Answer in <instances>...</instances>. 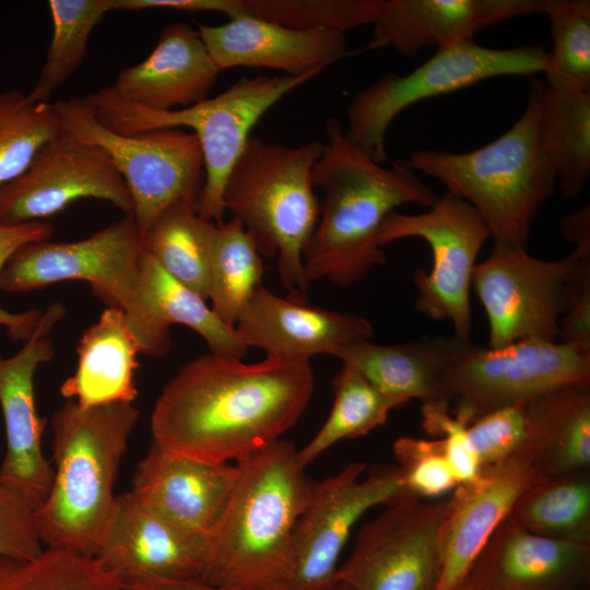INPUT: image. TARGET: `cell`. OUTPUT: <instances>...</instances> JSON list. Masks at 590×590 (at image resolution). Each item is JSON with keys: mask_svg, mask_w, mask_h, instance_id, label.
Listing matches in <instances>:
<instances>
[{"mask_svg": "<svg viewBox=\"0 0 590 590\" xmlns=\"http://www.w3.org/2000/svg\"><path fill=\"white\" fill-rule=\"evenodd\" d=\"M309 361L267 355L255 364L213 354L185 364L151 414L152 442L199 461L241 462L281 439L312 396Z\"/></svg>", "mask_w": 590, "mask_h": 590, "instance_id": "obj_1", "label": "cell"}, {"mask_svg": "<svg viewBox=\"0 0 590 590\" xmlns=\"http://www.w3.org/2000/svg\"><path fill=\"white\" fill-rule=\"evenodd\" d=\"M327 142L312 169V185L323 191L317 226L303 252L307 281L327 279L352 285L384 264L377 235L388 214L438 199L406 160L384 167L355 145L335 117L326 122Z\"/></svg>", "mask_w": 590, "mask_h": 590, "instance_id": "obj_2", "label": "cell"}, {"mask_svg": "<svg viewBox=\"0 0 590 590\" xmlns=\"http://www.w3.org/2000/svg\"><path fill=\"white\" fill-rule=\"evenodd\" d=\"M297 453L281 438L236 463L238 477L206 534L200 581L225 590H283L295 524L317 483Z\"/></svg>", "mask_w": 590, "mask_h": 590, "instance_id": "obj_3", "label": "cell"}, {"mask_svg": "<svg viewBox=\"0 0 590 590\" xmlns=\"http://www.w3.org/2000/svg\"><path fill=\"white\" fill-rule=\"evenodd\" d=\"M133 403L81 406L67 400L51 417L54 480L35 509L43 545L93 556L111 514L115 483L138 423Z\"/></svg>", "mask_w": 590, "mask_h": 590, "instance_id": "obj_4", "label": "cell"}, {"mask_svg": "<svg viewBox=\"0 0 590 590\" xmlns=\"http://www.w3.org/2000/svg\"><path fill=\"white\" fill-rule=\"evenodd\" d=\"M544 87L533 80L522 115L485 145L468 152L418 150L409 160L414 170L470 203L494 241L517 248L527 249L533 221L557 185L540 133Z\"/></svg>", "mask_w": 590, "mask_h": 590, "instance_id": "obj_5", "label": "cell"}, {"mask_svg": "<svg viewBox=\"0 0 590 590\" xmlns=\"http://www.w3.org/2000/svg\"><path fill=\"white\" fill-rule=\"evenodd\" d=\"M323 143L299 146L250 138L232 167L223 205L252 237L261 256H278L280 281L288 295L307 299L303 252L319 220L312 169Z\"/></svg>", "mask_w": 590, "mask_h": 590, "instance_id": "obj_6", "label": "cell"}, {"mask_svg": "<svg viewBox=\"0 0 590 590\" xmlns=\"http://www.w3.org/2000/svg\"><path fill=\"white\" fill-rule=\"evenodd\" d=\"M318 74L241 78L212 98L166 111L131 104L117 96L110 86L88 93L83 99L97 119L117 133L132 134L178 127L192 129L199 140L204 164V185L197 212L204 220L219 225L224 222L223 190L226 178L250 139L251 129L286 94Z\"/></svg>", "mask_w": 590, "mask_h": 590, "instance_id": "obj_7", "label": "cell"}, {"mask_svg": "<svg viewBox=\"0 0 590 590\" xmlns=\"http://www.w3.org/2000/svg\"><path fill=\"white\" fill-rule=\"evenodd\" d=\"M146 248L132 214L83 239L34 241L19 248L0 273V290L26 293L58 282L85 281L107 307L122 309L141 353L160 357L170 347V330L160 327L142 300Z\"/></svg>", "mask_w": 590, "mask_h": 590, "instance_id": "obj_8", "label": "cell"}, {"mask_svg": "<svg viewBox=\"0 0 590 590\" xmlns=\"http://www.w3.org/2000/svg\"><path fill=\"white\" fill-rule=\"evenodd\" d=\"M590 381V350L526 340L491 347L450 337L440 375L457 420L469 426L493 411Z\"/></svg>", "mask_w": 590, "mask_h": 590, "instance_id": "obj_9", "label": "cell"}, {"mask_svg": "<svg viewBox=\"0 0 590 590\" xmlns=\"http://www.w3.org/2000/svg\"><path fill=\"white\" fill-rule=\"evenodd\" d=\"M52 105L64 132L109 155L130 192L132 216L142 236L169 206L190 203L197 208L204 164L194 133L156 129L121 134L106 128L83 97Z\"/></svg>", "mask_w": 590, "mask_h": 590, "instance_id": "obj_10", "label": "cell"}, {"mask_svg": "<svg viewBox=\"0 0 590 590\" xmlns=\"http://www.w3.org/2000/svg\"><path fill=\"white\" fill-rule=\"evenodd\" d=\"M546 54L541 46L492 48L474 40L439 47L411 72L384 75L358 92L346 107V135L377 163H390L386 133L409 106L496 76L542 73Z\"/></svg>", "mask_w": 590, "mask_h": 590, "instance_id": "obj_11", "label": "cell"}, {"mask_svg": "<svg viewBox=\"0 0 590 590\" xmlns=\"http://www.w3.org/2000/svg\"><path fill=\"white\" fill-rule=\"evenodd\" d=\"M587 261L590 247L545 260L524 248L494 241L488 257L475 264L471 281L488 321L487 346L556 342L559 317L569 308L574 280Z\"/></svg>", "mask_w": 590, "mask_h": 590, "instance_id": "obj_12", "label": "cell"}, {"mask_svg": "<svg viewBox=\"0 0 590 590\" xmlns=\"http://www.w3.org/2000/svg\"><path fill=\"white\" fill-rule=\"evenodd\" d=\"M408 237L425 240L433 255L430 271L420 268L414 274L416 310L433 320H450L455 337L470 341L472 273L491 237L484 219L470 203L446 192L427 212L388 214L377 241L382 247Z\"/></svg>", "mask_w": 590, "mask_h": 590, "instance_id": "obj_13", "label": "cell"}, {"mask_svg": "<svg viewBox=\"0 0 590 590\" xmlns=\"http://www.w3.org/2000/svg\"><path fill=\"white\" fill-rule=\"evenodd\" d=\"M448 497L426 502L405 493L357 533L334 580L350 590H436L440 529Z\"/></svg>", "mask_w": 590, "mask_h": 590, "instance_id": "obj_14", "label": "cell"}, {"mask_svg": "<svg viewBox=\"0 0 590 590\" xmlns=\"http://www.w3.org/2000/svg\"><path fill=\"white\" fill-rule=\"evenodd\" d=\"M364 461L346 464L317 482L292 538L291 574L283 590H326L335 580L338 562L356 522L371 508L409 493L398 465L363 474Z\"/></svg>", "mask_w": 590, "mask_h": 590, "instance_id": "obj_15", "label": "cell"}, {"mask_svg": "<svg viewBox=\"0 0 590 590\" xmlns=\"http://www.w3.org/2000/svg\"><path fill=\"white\" fill-rule=\"evenodd\" d=\"M80 199L111 203L132 214L120 173L99 146L63 131L44 144L28 167L0 189V224L43 221Z\"/></svg>", "mask_w": 590, "mask_h": 590, "instance_id": "obj_16", "label": "cell"}, {"mask_svg": "<svg viewBox=\"0 0 590 590\" xmlns=\"http://www.w3.org/2000/svg\"><path fill=\"white\" fill-rule=\"evenodd\" d=\"M64 315V306L52 303L23 346L11 356H0V408L7 440L0 486L22 497L34 510L45 502L54 480L52 463L43 450L46 421L36 409L35 375L54 357L49 334Z\"/></svg>", "mask_w": 590, "mask_h": 590, "instance_id": "obj_17", "label": "cell"}, {"mask_svg": "<svg viewBox=\"0 0 590 590\" xmlns=\"http://www.w3.org/2000/svg\"><path fill=\"white\" fill-rule=\"evenodd\" d=\"M206 536L188 532L142 505L117 495L93 557L122 585L146 580H199Z\"/></svg>", "mask_w": 590, "mask_h": 590, "instance_id": "obj_18", "label": "cell"}, {"mask_svg": "<svg viewBox=\"0 0 590 590\" xmlns=\"http://www.w3.org/2000/svg\"><path fill=\"white\" fill-rule=\"evenodd\" d=\"M544 477L518 456L483 467L474 479L455 487L440 529L441 570L436 590H455L462 582L518 498Z\"/></svg>", "mask_w": 590, "mask_h": 590, "instance_id": "obj_19", "label": "cell"}, {"mask_svg": "<svg viewBox=\"0 0 590 590\" xmlns=\"http://www.w3.org/2000/svg\"><path fill=\"white\" fill-rule=\"evenodd\" d=\"M235 328L248 349L306 361L319 354L335 356L373 335V326L364 317L324 309L308 299L281 297L263 285L255 291Z\"/></svg>", "mask_w": 590, "mask_h": 590, "instance_id": "obj_20", "label": "cell"}, {"mask_svg": "<svg viewBox=\"0 0 590 590\" xmlns=\"http://www.w3.org/2000/svg\"><path fill=\"white\" fill-rule=\"evenodd\" d=\"M548 0H382L366 49L391 47L413 59L427 47L471 42L482 30L544 13Z\"/></svg>", "mask_w": 590, "mask_h": 590, "instance_id": "obj_21", "label": "cell"}, {"mask_svg": "<svg viewBox=\"0 0 590 590\" xmlns=\"http://www.w3.org/2000/svg\"><path fill=\"white\" fill-rule=\"evenodd\" d=\"M468 576L476 590H590V543L540 536L506 518Z\"/></svg>", "mask_w": 590, "mask_h": 590, "instance_id": "obj_22", "label": "cell"}, {"mask_svg": "<svg viewBox=\"0 0 590 590\" xmlns=\"http://www.w3.org/2000/svg\"><path fill=\"white\" fill-rule=\"evenodd\" d=\"M197 31L219 71L231 68H267L285 75L320 73L349 54L344 33L297 30L253 15L229 19Z\"/></svg>", "mask_w": 590, "mask_h": 590, "instance_id": "obj_23", "label": "cell"}, {"mask_svg": "<svg viewBox=\"0 0 590 590\" xmlns=\"http://www.w3.org/2000/svg\"><path fill=\"white\" fill-rule=\"evenodd\" d=\"M238 473L237 464L199 461L165 451L152 442L134 470L130 492L167 521L206 536Z\"/></svg>", "mask_w": 590, "mask_h": 590, "instance_id": "obj_24", "label": "cell"}, {"mask_svg": "<svg viewBox=\"0 0 590 590\" xmlns=\"http://www.w3.org/2000/svg\"><path fill=\"white\" fill-rule=\"evenodd\" d=\"M219 73L198 31L173 22L162 30L152 52L121 70L109 86L131 104L166 111L208 98Z\"/></svg>", "mask_w": 590, "mask_h": 590, "instance_id": "obj_25", "label": "cell"}, {"mask_svg": "<svg viewBox=\"0 0 590 590\" xmlns=\"http://www.w3.org/2000/svg\"><path fill=\"white\" fill-rule=\"evenodd\" d=\"M140 353L126 312L106 307L80 338L76 368L62 382L61 396L81 406L133 403Z\"/></svg>", "mask_w": 590, "mask_h": 590, "instance_id": "obj_26", "label": "cell"}, {"mask_svg": "<svg viewBox=\"0 0 590 590\" xmlns=\"http://www.w3.org/2000/svg\"><path fill=\"white\" fill-rule=\"evenodd\" d=\"M521 456L547 477L590 470V381L529 401Z\"/></svg>", "mask_w": 590, "mask_h": 590, "instance_id": "obj_27", "label": "cell"}, {"mask_svg": "<svg viewBox=\"0 0 590 590\" xmlns=\"http://www.w3.org/2000/svg\"><path fill=\"white\" fill-rule=\"evenodd\" d=\"M450 337L392 345L364 340L343 347L335 356L401 406L416 399L422 409H450L440 387Z\"/></svg>", "mask_w": 590, "mask_h": 590, "instance_id": "obj_28", "label": "cell"}, {"mask_svg": "<svg viewBox=\"0 0 590 590\" xmlns=\"http://www.w3.org/2000/svg\"><path fill=\"white\" fill-rule=\"evenodd\" d=\"M540 133L560 191L577 197L590 175V92L558 91L545 84Z\"/></svg>", "mask_w": 590, "mask_h": 590, "instance_id": "obj_29", "label": "cell"}, {"mask_svg": "<svg viewBox=\"0 0 590 590\" xmlns=\"http://www.w3.org/2000/svg\"><path fill=\"white\" fill-rule=\"evenodd\" d=\"M142 300L150 317L162 328L182 324L196 331L211 354L241 359L248 347L235 327L224 323L206 299L168 274L148 252L142 273Z\"/></svg>", "mask_w": 590, "mask_h": 590, "instance_id": "obj_30", "label": "cell"}, {"mask_svg": "<svg viewBox=\"0 0 590 590\" xmlns=\"http://www.w3.org/2000/svg\"><path fill=\"white\" fill-rule=\"evenodd\" d=\"M507 518L540 536L590 543V470L540 480Z\"/></svg>", "mask_w": 590, "mask_h": 590, "instance_id": "obj_31", "label": "cell"}, {"mask_svg": "<svg viewBox=\"0 0 590 590\" xmlns=\"http://www.w3.org/2000/svg\"><path fill=\"white\" fill-rule=\"evenodd\" d=\"M216 224L190 203L169 206L143 235L148 252L174 279L202 298L209 296L210 256Z\"/></svg>", "mask_w": 590, "mask_h": 590, "instance_id": "obj_32", "label": "cell"}, {"mask_svg": "<svg viewBox=\"0 0 590 590\" xmlns=\"http://www.w3.org/2000/svg\"><path fill=\"white\" fill-rule=\"evenodd\" d=\"M264 266L258 248L236 220L215 226L209 274L211 309L226 324L236 322L253 295L262 285Z\"/></svg>", "mask_w": 590, "mask_h": 590, "instance_id": "obj_33", "label": "cell"}, {"mask_svg": "<svg viewBox=\"0 0 590 590\" xmlns=\"http://www.w3.org/2000/svg\"><path fill=\"white\" fill-rule=\"evenodd\" d=\"M331 384L334 401L330 414L317 434L297 453L305 469L335 442L367 435L385 425L390 412L401 406L345 363Z\"/></svg>", "mask_w": 590, "mask_h": 590, "instance_id": "obj_34", "label": "cell"}, {"mask_svg": "<svg viewBox=\"0 0 590 590\" xmlns=\"http://www.w3.org/2000/svg\"><path fill=\"white\" fill-rule=\"evenodd\" d=\"M52 37L39 78L30 93L34 103H50L55 91L80 67L94 27L113 11V0H49Z\"/></svg>", "mask_w": 590, "mask_h": 590, "instance_id": "obj_35", "label": "cell"}, {"mask_svg": "<svg viewBox=\"0 0 590 590\" xmlns=\"http://www.w3.org/2000/svg\"><path fill=\"white\" fill-rule=\"evenodd\" d=\"M0 590H126L93 556L45 547L31 559L0 556Z\"/></svg>", "mask_w": 590, "mask_h": 590, "instance_id": "obj_36", "label": "cell"}, {"mask_svg": "<svg viewBox=\"0 0 590 590\" xmlns=\"http://www.w3.org/2000/svg\"><path fill=\"white\" fill-rule=\"evenodd\" d=\"M62 132L52 103H34L27 94L0 93V189L28 167L40 148Z\"/></svg>", "mask_w": 590, "mask_h": 590, "instance_id": "obj_37", "label": "cell"}, {"mask_svg": "<svg viewBox=\"0 0 590 590\" xmlns=\"http://www.w3.org/2000/svg\"><path fill=\"white\" fill-rule=\"evenodd\" d=\"M552 50L543 72L547 86L558 91L590 92V1L548 0Z\"/></svg>", "mask_w": 590, "mask_h": 590, "instance_id": "obj_38", "label": "cell"}, {"mask_svg": "<svg viewBox=\"0 0 590 590\" xmlns=\"http://www.w3.org/2000/svg\"><path fill=\"white\" fill-rule=\"evenodd\" d=\"M251 15L297 30L344 33L373 24L382 0H240Z\"/></svg>", "mask_w": 590, "mask_h": 590, "instance_id": "obj_39", "label": "cell"}, {"mask_svg": "<svg viewBox=\"0 0 590 590\" xmlns=\"http://www.w3.org/2000/svg\"><path fill=\"white\" fill-rule=\"evenodd\" d=\"M408 492L417 498H439L453 491L458 481L445 453L442 438H398L392 447Z\"/></svg>", "mask_w": 590, "mask_h": 590, "instance_id": "obj_40", "label": "cell"}, {"mask_svg": "<svg viewBox=\"0 0 590 590\" xmlns=\"http://www.w3.org/2000/svg\"><path fill=\"white\" fill-rule=\"evenodd\" d=\"M529 401L487 413L467 427L470 445L481 468L521 456L528 427Z\"/></svg>", "mask_w": 590, "mask_h": 590, "instance_id": "obj_41", "label": "cell"}, {"mask_svg": "<svg viewBox=\"0 0 590 590\" xmlns=\"http://www.w3.org/2000/svg\"><path fill=\"white\" fill-rule=\"evenodd\" d=\"M54 227L44 221L20 224H0V273L11 256L22 246L50 239ZM43 311L32 308L22 312H11L0 306V326L13 341H26L37 327Z\"/></svg>", "mask_w": 590, "mask_h": 590, "instance_id": "obj_42", "label": "cell"}, {"mask_svg": "<svg viewBox=\"0 0 590 590\" xmlns=\"http://www.w3.org/2000/svg\"><path fill=\"white\" fill-rule=\"evenodd\" d=\"M43 550L33 507L0 486V556L31 559Z\"/></svg>", "mask_w": 590, "mask_h": 590, "instance_id": "obj_43", "label": "cell"}, {"mask_svg": "<svg viewBox=\"0 0 590 590\" xmlns=\"http://www.w3.org/2000/svg\"><path fill=\"white\" fill-rule=\"evenodd\" d=\"M422 417L423 428L442 438L445 453L458 484L474 479L481 467L467 435L468 426L457 420L449 409H422Z\"/></svg>", "mask_w": 590, "mask_h": 590, "instance_id": "obj_44", "label": "cell"}, {"mask_svg": "<svg viewBox=\"0 0 590 590\" xmlns=\"http://www.w3.org/2000/svg\"><path fill=\"white\" fill-rule=\"evenodd\" d=\"M560 342L590 346V261L579 269L571 287L570 304L559 322Z\"/></svg>", "mask_w": 590, "mask_h": 590, "instance_id": "obj_45", "label": "cell"}, {"mask_svg": "<svg viewBox=\"0 0 590 590\" xmlns=\"http://www.w3.org/2000/svg\"><path fill=\"white\" fill-rule=\"evenodd\" d=\"M148 9L221 12L229 19L249 15L243 8L240 0H113V11H141Z\"/></svg>", "mask_w": 590, "mask_h": 590, "instance_id": "obj_46", "label": "cell"}, {"mask_svg": "<svg viewBox=\"0 0 590 590\" xmlns=\"http://www.w3.org/2000/svg\"><path fill=\"white\" fill-rule=\"evenodd\" d=\"M562 235L576 245V248L590 247L589 203L567 215L560 224Z\"/></svg>", "mask_w": 590, "mask_h": 590, "instance_id": "obj_47", "label": "cell"}, {"mask_svg": "<svg viewBox=\"0 0 590 590\" xmlns=\"http://www.w3.org/2000/svg\"><path fill=\"white\" fill-rule=\"evenodd\" d=\"M126 590H225L200 580H146L130 585ZM326 590H350L344 583L334 581Z\"/></svg>", "mask_w": 590, "mask_h": 590, "instance_id": "obj_48", "label": "cell"}, {"mask_svg": "<svg viewBox=\"0 0 590 590\" xmlns=\"http://www.w3.org/2000/svg\"><path fill=\"white\" fill-rule=\"evenodd\" d=\"M455 590H476V588L469 576H467Z\"/></svg>", "mask_w": 590, "mask_h": 590, "instance_id": "obj_49", "label": "cell"}]
</instances>
